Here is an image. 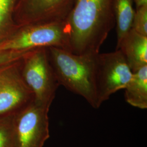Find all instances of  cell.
Listing matches in <instances>:
<instances>
[{
  "label": "cell",
  "instance_id": "1",
  "mask_svg": "<svg viewBox=\"0 0 147 147\" xmlns=\"http://www.w3.org/2000/svg\"><path fill=\"white\" fill-rule=\"evenodd\" d=\"M65 21L70 52L98 53L115 25L113 0H76Z\"/></svg>",
  "mask_w": 147,
  "mask_h": 147
},
{
  "label": "cell",
  "instance_id": "2",
  "mask_svg": "<svg viewBox=\"0 0 147 147\" xmlns=\"http://www.w3.org/2000/svg\"><path fill=\"white\" fill-rule=\"evenodd\" d=\"M47 57L58 84L99 107L96 86L95 54H74L59 47H46Z\"/></svg>",
  "mask_w": 147,
  "mask_h": 147
},
{
  "label": "cell",
  "instance_id": "3",
  "mask_svg": "<svg viewBox=\"0 0 147 147\" xmlns=\"http://www.w3.org/2000/svg\"><path fill=\"white\" fill-rule=\"evenodd\" d=\"M53 47L69 51L65 21L29 25L14 38L0 44V52H28Z\"/></svg>",
  "mask_w": 147,
  "mask_h": 147
},
{
  "label": "cell",
  "instance_id": "4",
  "mask_svg": "<svg viewBox=\"0 0 147 147\" xmlns=\"http://www.w3.org/2000/svg\"><path fill=\"white\" fill-rule=\"evenodd\" d=\"M24 57L21 76L33 94L34 102L50 107L59 84L49 63L46 47L32 50Z\"/></svg>",
  "mask_w": 147,
  "mask_h": 147
},
{
  "label": "cell",
  "instance_id": "5",
  "mask_svg": "<svg viewBox=\"0 0 147 147\" xmlns=\"http://www.w3.org/2000/svg\"><path fill=\"white\" fill-rule=\"evenodd\" d=\"M132 76V71L119 50L98 53L96 58V86L99 106L117 91L124 89Z\"/></svg>",
  "mask_w": 147,
  "mask_h": 147
},
{
  "label": "cell",
  "instance_id": "6",
  "mask_svg": "<svg viewBox=\"0 0 147 147\" xmlns=\"http://www.w3.org/2000/svg\"><path fill=\"white\" fill-rule=\"evenodd\" d=\"M49 109L33 101L15 115V147H44L50 137Z\"/></svg>",
  "mask_w": 147,
  "mask_h": 147
},
{
  "label": "cell",
  "instance_id": "7",
  "mask_svg": "<svg viewBox=\"0 0 147 147\" xmlns=\"http://www.w3.org/2000/svg\"><path fill=\"white\" fill-rule=\"evenodd\" d=\"M76 0H19L18 16L29 25L65 21Z\"/></svg>",
  "mask_w": 147,
  "mask_h": 147
},
{
  "label": "cell",
  "instance_id": "8",
  "mask_svg": "<svg viewBox=\"0 0 147 147\" xmlns=\"http://www.w3.org/2000/svg\"><path fill=\"white\" fill-rule=\"evenodd\" d=\"M33 101V94L21 76L0 70V118L15 115Z\"/></svg>",
  "mask_w": 147,
  "mask_h": 147
},
{
  "label": "cell",
  "instance_id": "9",
  "mask_svg": "<svg viewBox=\"0 0 147 147\" xmlns=\"http://www.w3.org/2000/svg\"><path fill=\"white\" fill-rule=\"evenodd\" d=\"M132 72L147 65V37L131 29L117 45Z\"/></svg>",
  "mask_w": 147,
  "mask_h": 147
},
{
  "label": "cell",
  "instance_id": "10",
  "mask_svg": "<svg viewBox=\"0 0 147 147\" xmlns=\"http://www.w3.org/2000/svg\"><path fill=\"white\" fill-rule=\"evenodd\" d=\"M125 90L126 102L140 109L147 108V65L132 72Z\"/></svg>",
  "mask_w": 147,
  "mask_h": 147
},
{
  "label": "cell",
  "instance_id": "11",
  "mask_svg": "<svg viewBox=\"0 0 147 147\" xmlns=\"http://www.w3.org/2000/svg\"><path fill=\"white\" fill-rule=\"evenodd\" d=\"M134 0H113V9L116 24L117 44L129 31L135 9Z\"/></svg>",
  "mask_w": 147,
  "mask_h": 147
},
{
  "label": "cell",
  "instance_id": "12",
  "mask_svg": "<svg viewBox=\"0 0 147 147\" xmlns=\"http://www.w3.org/2000/svg\"><path fill=\"white\" fill-rule=\"evenodd\" d=\"M14 116L0 118V147H15Z\"/></svg>",
  "mask_w": 147,
  "mask_h": 147
},
{
  "label": "cell",
  "instance_id": "13",
  "mask_svg": "<svg viewBox=\"0 0 147 147\" xmlns=\"http://www.w3.org/2000/svg\"><path fill=\"white\" fill-rule=\"evenodd\" d=\"M131 28L139 34L147 37V5L135 9Z\"/></svg>",
  "mask_w": 147,
  "mask_h": 147
},
{
  "label": "cell",
  "instance_id": "14",
  "mask_svg": "<svg viewBox=\"0 0 147 147\" xmlns=\"http://www.w3.org/2000/svg\"><path fill=\"white\" fill-rule=\"evenodd\" d=\"M19 0H0V28L8 20Z\"/></svg>",
  "mask_w": 147,
  "mask_h": 147
},
{
  "label": "cell",
  "instance_id": "15",
  "mask_svg": "<svg viewBox=\"0 0 147 147\" xmlns=\"http://www.w3.org/2000/svg\"><path fill=\"white\" fill-rule=\"evenodd\" d=\"M27 52H0V66L18 58L23 57Z\"/></svg>",
  "mask_w": 147,
  "mask_h": 147
},
{
  "label": "cell",
  "instance_id": "16",
  "mask_svg": "<svg viewBox=\"0 0 147 147\" xmlns=\"http://www.w3.org/2000/svg\"><path fill=\"white\" fill-rule=\"evenodd\" d=\"M136 8L147 5V0H134Z\"/></svg>",
  "mask_w": 147,
  "mask_h": 147
}]
</instances>
